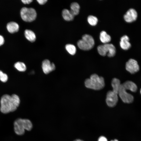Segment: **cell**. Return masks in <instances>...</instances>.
<instances>
[{
  "label": "cell",
  "mask_w": 141,
  "mask_h": 141,
  "mask_svg": "<svg viewBox=\"0 0 141 141\" xmlns=\"http://www.w3.org/2000/svg\"><path fill=\"white\" fill-rule=\"evenodd\" d=\"M74 141H83L80 139H78L75 140Z\"/></svg>",
  "instance_id": "83f0119b"
},
{
  "label": "cell",
  "mask_w": 141,
  "mask_h": 141,
  "mask_svg": "<svg viewBox=\"0 0 141 141\" xmlns=\"http://www.w3.org/2000/svg\"><path fill=\"white\" fill-rule=\"evenodd\" d=\"M95 44L93 37L90 35L85 34L82 37L81 39L77 42V45L81 49L88 50L93 48Z\"/></svg>",
  "instance_id": "5b68a950"
},
{
  "label": "cell",
  "mask_w": 141,
  "mask_h": 141,
  "mask_svg": "<svg viewBox=\"0 0 141 141\" xmlns=\"http://www.w3.org/2000/svg\"><path fill=\"white\" fill-rule=\"evenodd\" d=\"M129 37L126 35H124L121 37L120 44L122 49L127 50L130 48L131 45L129 42Z\"/></svg>",
  "instance_id": "7c38bea8"
},
{
  "label": "cell",
  "mask_w": 141,
  "mask_h": 141,
  "mask_svg": "<svg viewBox=\"0 0 141 141\" xmlns=\"http://www.w3.org/2000/svg\"><path fill=\"white\" fill-rule=\"evenodd\" d=\"M85 85L87 88L95 90H99L104 86V78L95 74L91 75L89 78L86 79L85 81Z\"/></svg>",
  "instance_id": "3957f363"
},
{
  "label": "cell",
  "mask_w": 141,
  "mask_h": 141,
  "mask_svg": "<svg viewBox=\"0 0 141 141\" xmlns=\"http://www.w3.org/2000/svg\"><path fill=\"white\" fill-rule=\"evenodd\" d=\"M14 66L15 67L20 71L24 72L26 69V65L22 62H17L15 64Z\"/></svg>",
  "instance_id": "d6986e66"
},
{
  "label": "cell",
  "mask_w": 141,
  "mask_h": 141,
  "mask_svg": "<svg viewBox=\"0 0 141 141\" xmlns=\"http://www.w3.org/2000/svg\"><path fill=\"white\" fill-rule=\"evenodd\" d=\"M25 35L29 41L31 42H34L36 38V36L34 33L32 31L26 29L25 31Z\"/></svg>",
  "instance_id": "2e32d148"
},
{
  "label": "cell",
  "mask_w": 141,
  "mask_h": 141,
  "mask_svg": "<svg viewBox=\"0 0 141 141\" xmlns=\"http://www.w3.org/2000/svg\"><path fill=\"white\" fill-rule=\"evenodd\" d=\"M21 1L24 4H29L31 3L32 0H22Z\"/></svg>",
  "instance_id": "484cf974"
},
{
  "label": "cell",
  "mask_w": 141,
  "mask_h": 141,
  "mask_svg": "<svg viewBox=\"0 0 141 141\" xmlns=\"http://www.w3.org/2000/svg\"><path fill=\"white\" fill-rule=\"evenodd\" d=\"M137 13L136 11L133 8H130L128 10L124 16L125 20L127 22H132L137 19Z\"/></svg>",
  "instance_id": "30bf717a"
},
{
  "label": "cell",
  "mask_w": 141,
  "mask_h": 141,
  "mask_svg": "<svg viewBox=\"0 0 141 141\" xmlns=\"http://www.w3.org/2000/svg\"><path fill=\"white\" fill-rule=\"evenodd\" d=\"M99 38L101 41L104 44L108 43L111 40L110 36L104 31H102L101 32Z\"/></svg>",
  "instance_id": "5bb4252c"
},
{
  "label": "cell",
  "mask_w": 141,
  "mask_h": 141,
  "mask_svg": "<svg viewBox=\"0 0 141 141\" xmlns=\"http://www.w3.org/2000/svg\"><path fill=\"white\" fill-rule=\"evenodd\" d=\"M7 28L9 32L13 33L18 31L19 26L18 24L16 22L11 21L7 24Z\"/></svg>",
  "instance_id": "4fadbf2b"
},
{
  "label": "cell",
  "mask_w": 141,
  "mask_h": 141,
  "mask_svg": "<svg viewBox=\"0 0 141 141\" xmlns=\"http://www.w3.org/2000/svg\"><path fill=\"white\" fill-rule=\"evenodd\" d=\"M3 73L2 71L0 70V79L3 75Z\"/></svg>",
  "instance_id": "4316f807"
},
{
  "label": "cell",
  "mask_w": 141,
  "mask_h": 141,
  "mask_svg": "<svg viewBox=\"0 0 141 141\" xmlns=\"http://www.w3.org/2000/svg\"><path fill=\"white\" fill-rule=\"evenodd\" d=\"M111 141H118L117 139H115L114 140H112Z\"/></svg>",
  "instance_id": "f1b7e54d"
},
{
  "label": "cell",
  "mask_w": 141,
  "mask_h": 141,
  "mask_svg": "<svg viewBox=\"0 0 141 141\" xmlns=\"http://www.w3.org/2000/svg\"><path fill=\"white\" fill-rule=\"evenodd\" d=\"M97 50L100 55L104 56L107 55L109 57L114 56L116 52V48L112 44L108 43L98 46Z\"/></svg>",
  "instance_id": "8992f818"
},
{
  "label": "cell",
  "mask_w": 141,
  "mask_h": 141,
  "mask_svg": "<svg viewBox=\"0 0 141 141\" xmlns=\"http://www.w3.org/2000/svg\"><path fill=\"white\" fill-rule=\"evenodd\" d=\"M65 48L67 52L70 55H74L76 53V49L74 45L72 44H67L65 46Z\"/></svg>",
  "instance_id": "ffe728a7"
},
{
  "label": "cell",
  "mask_w": 141,
  "mask_h": 141,
  "mask_svg": "<svg viewBox=\"0 0 141 141\" xmlns=\"http://www.w3.org/2000/svg\"><path fill=\"white\" fill-rule=\"evenodd\" d=\"M38 3L41 5L45 4L47 1V0H37Z\"/></svg>",
  "instance_id": "cb8c5ba5"
},
{
  "label": "cell",
  "mask_w": 141,
  "mask_h": 141,
  "mask_svg": "<svg viewBox=\"0 0 141 141\" xmlns=\"http://www.w3.org/2000/svg\"><path fill=\"white\" fill-rule=\"evenodd\" d=\"M42 67L44 73L46 74L54 70L55 68V64L53 63H51L50 61L47 59L43 61Z\"/></svg>",
  "instance_id": "8fae6325"
},
{
  "label": "cell",
  "mask_w": 141,
  "mask_h": 141,
  "mask_svg": "<svg viewBox=\"0 0 141 141\" xmlns=\"http://www.w3.org/2000/svg\"><path fill=\"white\" fill-rule=\"evenodd\" d=\"M8 79L7 75L5 73H3L0 80L2 82H5L7 81Z\"/></svg>",
  "instance_id": "7402d4cb"
},
{
  "label": "cell",
  "mask_w": 141,
  "mask_h": 141,
  "mask_svg": "<svg viewBox=\"0 0 141 141\" xmlns=\"http://www.w3.org/2000/svg\"><path fill=\"white\" fill-rule=\"evenodd\" d=\"M98 141H108V140L106 137L103 136H101L99 138Z\"/></svg>",
  "instance_id": "603a6c76"
},
{
  "label": "cell",
  "mask_w": 141,
  "mask_h": 141,
  "mask_svg": "<svg viewBox=\"0 0 141 141\" xmlns=\"http://www.w3.org/2000/svg\"><path fill=\"white\" fill-rule=\"evenodd\" d=\"M126 70L131 74H134L138 72L139 67L137 61L133 59H130L126 64Z\"/></svg>",
  "instance_id": "9c48e42d"
},
{
  "label": "cell",
  "mask_w": 141,
  "mask_h": 141,
  "mask_svg": "<svg viewBox=\"0 0 141 141\" xmlns=\"http://www.w3.org/2000/svg\"><path fill=\"white\" fill-rule=\"evenodd\" d=\"M20 15L22 20L27 22H31L34 21L37 16L36 12L34 8L25 7L21 8Z\"/></svg>",
  "instance_id": "52a82bcc"
},
{
  "label": "cell",
  "mask_w": 141,
  "mask_h": 141,
  "mask_svg": "<svg viewBox=\"0 0 141 141\" xmlns=\"http://www.w3.org/2000/svg\"><path fill=\"white\" fill-rule=\"evenodd\" d=\"M128 90L133 92H136L137 89V86L135 83L131 81H128L123 83Z\"/></svg>",
  "instance_id": "e0dca14e"
},
{
  "label": "cell",
  "mask_w": 141,
  "mask_h": 141,
  "mask_svg": "<svg viewBox=\"0 0 141 141\" xmlns=\"http://www.w3.org/2000/svg\"><path fill=\"white\" fill-rule=\"evenodd\" d=\"M87 20L89 23L92 26L96 25L98 21L97 18L92 15H90L88 17Z\"/></svg>",
  "instance_id": "44dd1931"
},
{
  "label": "cell",
  "mask_w": 141,
  "mask_h": 141,
  "mask_svg": "<svg viewBox=\"0 0 141 141\" xmlns=\"http://www.w3.org/2000/svg\"><path fill=\"white\" fill-rule=\"evenodd\" d=\"M70 11L74 16L77 15L79 14L80 6L77 3L74 2L72 3L70 5Z\"/></svg>",
  "instance_id": "ac0fdd59"
},
{
  "label": "cell",
  "mask_w": 141,
  "mask_h": 141,
  "mask_svg": "<svg viewBox=\"0 0 141 141\" xmlns=\"http://www.w3.org/2000/svg\"><path fill=\"white\" fill-rule=\"evenodd\" d=\"M62 15L64 19L68 21L72 20L74 16L71 13L70 10L66 9H64L62 10Z\"/></svg>",
  "instance_id": "9a60e30c"
},
{
  "label": "cell",
  "mask_w": 141,
  "mask_h": 141,
  "mask_svg": "<svg viewBox=\"0 0 141 141\" xmlns=\"http://www.w3.org/2000/svg\"><path fill=\"white\" fill-rule=\"evenodd\" d=\"M121 84L119 79L114 78L112 79L111 85L113 90L108 92L106 99V103L109 107H113L116 105L118 101V95Z\"/></svg>",
  "instance_id": "7a4b0ae2"
},
{
  "label": "cell",
  "mask_w": 141,
  "mask_h": 141,
  "mask_svg": "<svg viewBox=\"0 0 141 141\" xmlns=\"http://www.w3.org/2000/svg\"><path fill=\"white\" fill-rule=\"evenodd\" d=\"M140 93L141 94V89L140 90Z\"/></svg>",
  "instance_id": "f546056e"
},
{
  "label": "cell",
  "mask_w": 141,
  "mask_h": 141,
  "mask_svg": "<svg viewBox=\"0 0 141 141\" xmlns=\"http://www.w3.org/2000/svg\"><path fill=\"white\" fill-rule=\"evenodd\" d=\"M14 126L15 133L19 135H22L24 133L25 130L30 131L31 130L32 124L28 119L18 118L15 121Z\"/></svg>",
  "instance_id": "277c9868"
},
{
  "label": "cell",
  "mask_w": 141,
  "mask_h": 141,
  "mask_svg": "<svg viewBox=\"0 0 141 141\" xmlns=\"http://www.w3.org/2000/svg\"><path fill=\"white\" fill-rule=\"evenodd\" d=\"M128 89L123 83L121 84L119 88L118 95L124 102L130 103L133 101L134 97L132 95L126 91Z\"/></svg>",
  "instance_id": "ba28073f"
},
{
  "label": "cell",
  "mask_w": 141,
  "mask_h": 141,
  "mask_svg": "<svg viewBox=\"0 0 141 141\" xmlns=\"http://www.w3.org/2000/svg\"><path fill=\"white\" fill-rule=\"evenodd\" d=\"M4 42V39L3 37L0 35V46L3 45Z\"/></svg>",
  "instance_id": "d4e9b609"
},
{
  "label": "cell",
  "mask_w": 141,
  "mask_h": 141,
  "mask_svg": "<svg viewBox=\"0 0 141 141\" xmlns=\"http://www.w3.org/2000/svg\"><path fill=\"white\" fill-rule=\"evenodd\" d=\"M20 103V99L17 95L11 96L5 94L3 95L0 101V109L2 113L7 114L15 111Z\"/></svg>",
  "instance_id": "6da1fadb"
}]
</instances>
